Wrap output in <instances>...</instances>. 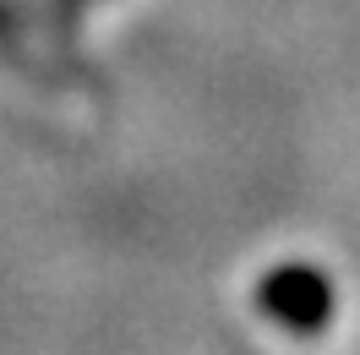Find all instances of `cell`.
<instances>
[{
	"instance_id": "obj_1",
	"label": "cell",
	"mask_w": 360,
	"mask_h": 355,
	"mask_svg": "<svg viewBox=\"0 0 360 355\" xmlns=\"http://www.w3.org/2000/svg\"><path fill=\"white\" fill-rule=\"evenodd\" d=\"M257 306H262L268 323L311 339V333H322L333 323V285L311 263H284L257 285Z\"/></svg>"
}]
</instances>
